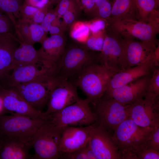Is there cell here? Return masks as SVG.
Instances as JSON below:
<instances>
[{
    "label": "cell",
    "mask_w": 159,
    "mask_h": 159,
    "mask_svg": "<svg viewBox=\"0 0 159 159\" xmlns=\"http://www.w3.org/2000/svg\"><path fill=\"white\" fill-rule=\"evenodd\" d=\"M153 128L140 127L129 117L120 124L112 135L122 159H138L134 151L147 142Z\"/></svg>",
    "instance_id": "1"
},
{
    "label": "cell",
    "mask_w": 159,
    "mask_h": 159,
    "mask_svg": "<svg viewBox=\"0 0 159 159\" xmlns=\"http://www.w3.org/2000/svg\"><path fill=\"white\" fill-rule=\"evenodd\" d=\"M117 72L100 64L90 65L77 76L76 85L95 105L104 95L110 80Z\"/></svg>",
    "instance_id": "2"
},
{
    "label": "cell",
    "mask_w": 159,
    "mask_h": 159,
    "mask_svg": "<svg viewBox=\"0 0 159 159\" xmlns=\"http://www.w3.org/2000/svg\"><path fill=\"white\" fill-rule=\"evenodd\" d=\"M87 98L78 101L62 110L46 116V120L62 130L68 126H88L96 121L95 116L90 107Z\"/></svg>",
    "instance_id": "3"
},
{
    "label": "cell",
    "mask_w": 159,
    "mask_h": 159,
    "mask_svg": "<svg viewBox=\"0 0 159 159\" xmlns=\"http://www.w3.org/2000/svg\"><path fill=\"white\" fill-rule=\"evenodd\" d=\"M63 79L59 76H44L10 88L17 92L35 109L42 111L47 105L51 93Z\"/></svg>",
    "instance_id": "4"
},
{
    "label": "cell",
    "mask_w": 159,
    "mask_h": 159,
    "mask_svg": "<svg viewBox=\"0 0 159 159\" xmlns=\"http://www.w3.org/2000/svg\"><path fill=\"white\" fill-rule=\"evenodd\" d=\"M108 19L112 32L121 37L138 39L146 44L156 47V36L159 22H145L137 19Z\"/></svg>",
    "instance_id": "5"
},
{
    "label": "cell",
    "mask_w": 159,
    "mask_h": 159,
    "mask_svg": "<svg viewBox=\"0 0 159 159\" xmlns=\"http://www.w3.org/2000/svg\"><path fill=\"white\" fill-rule=\"evenodd\" d=\"M62 130L54 126L46 120L37 130L30 142L34 151V159L60 158L59 144Z\"/></svg>",
    "instance_id": "6"
},
{
    "label": "cell",
    "mask_w": 159,
    "mask_h": 159,
    "mask_svg": "<svg viewBox=\"0 0 159 159\" xmlns=\"http://www.w3.org/2000/svg\"><path fill=\"white\" fill-rule=\"evenodd\" d=\"M46 121L44 118L15 113L0 115V136H15L30 145L34 135Z\"/></svg>",
    "instance_id": "7"
},
{
    "label": "cell",
    "mask_w": 159,
    "mask_h": 159,
    "mask_svg": "<svg viewBox=\"0 0 159 159\" xmlns=\"http://www.w3.org/2000/svg\"><path fill=\"white\" fill-rule=\"evenodd\" d=\"M106 97L104 99L102 97L95 105V122L109 131H113L128 117L130 105H124L114 99Z\"/></svg>",
    "instance_id": "8"
},
{
    "label": "cell",
    "mask_w": 159,
    "mask_h": 159,
    "mask_svg": "<svg viewBox=\"0 0 159 159\" xmlns=\"http://www.w3.org/2000/svg\"><path fill=\"white\" fill-rule=\"evenodd\" d=\"M94 56L85 47L76 45L65 49L58 64V76L64 78L77 76L81 72L95 63Z\"/></svg>",
    "instance_id": "9"
},
{
    "label": "cell",
    "mask_w": 159,
    "mask_h": 159,
    "mask_svg": "<svg viewBox=\"0 0 159 159\" xmlns=\"http://www.w3.org/2000/svg\"><path fill=\"white\" fill-rule=\"evenodd\" d=\"M7 79L8 87L28 82L42 77L57 76L58 66L42 60L37 63L17 67Z\"/></svg>",
    "instance_id": "10"
},
{
    "label": "cell",
    "mask_w": 159,
    "mask_h": 159,
    "mask_svg": "<svg viewBox=\"0 0 159 159\" xmlns=\"http://www.w3.org/2000/svg\"><path fill=\"white\" fill-rule=\"evenodd\" d=\"M128 117L141 127L153 128L159 124V97L144 96L130 105Z\"/></svg>",
    "instance_id": "11"
},
{
    "label": "cell",
    "mask_w": 159,
    "mask_h": 159,
    "mask_svg": "<svg viewBox=\"0 0 159 159\" xmlns=\"http://www.w3.org/2000/svg\"><path fill=\"white\" fill-rule=\"evenodd\" d=\"M89 143L98 159H122L112 135L98 125L93 124L90 131Z\"/></svg>",
    "instance_id": "12"
},
{
    "label": "cell",
    "mask_w": 159,
    "mask_h": 159,
    "mask_svg": "<svg viewBox=\"0 0 159 159\" xmlns=\"http://www.w3.org/2000/svg\"><path fill=\"white\" fill-rule=\"evenodd\" d=\"M124 58L121 37L113 32L105 37L98 58L100 64L117 72L123 69Z\"/></svg>",
    "instance_id": "13"
},
{
    "label": "cell",
    "mask_w": 159,
    "mask_h": 159,
    "mask_svg": "<svg viewBox=\"0 0 159 159\" xmlns=\"http://www.w3.org/2000/svg\"><path fill=\"white\" fill-rule=\"evenodd\" d=\"M80 99L76 86L67 79H62L50 94L47 110L44 112L45 117L74 103Z\"/></svg>",
    "instance_id": "14"
},
{
    "label": "cell",
    "mask_w": 159,
    "mask_h": 159,
    "mask_svg": "<svg viewBox=\"0 0 159 159\" xmlns=\"http://www.w3.org/2000/svg\"><path fill=\"white\" fill-rule=\"evenodd\" d=\"M151 76L150 74L145 76L120 87L107 91L104 95L122 104H131L145 96Z\"/></svg>",
    "instance_id": "15"
},
{
    "label": "cell",
    "mask_w": 159,
    "mask_h": 159,
    "mask_svg": "<svg viewBox=\"0 0 159 159\" xmlns=\"http://www.w3.org/2000/svg\"><path fill=\"white\" fill-rule=\"evenodd\" d=\"M0 97L3 101L5 112H13L33 118L45 119L44 112L34 108L11 88L0 84Z\"/></svg>",
    "instance_id": "16"
},
{
    "label": "cell",
    "mask_w": 159,
    "mask_h": 159,
    "mask_svg": "<svg viewBox=\"0 0 159 159\" xmlns=\"http://www.w3.org/2000/svg\"><path fill=\"white\" fill-rule=\"evenodd\" d=\"M120 37L124 51L122 70L145 62L153 56L154 51L157 46L154 47L132 38Z\"/></svg>",
    "instance_id": "17"
},
{
    "label": "cell",
    "mask_w": 159,
    "mask_h": 159,
    "mask_svg": "<svg viewBox=\"0 0 159 159\" xmlns=\"http://www.w3.org/2000/svg\"><path fill=\"white\" fill-rule=\"evenodd\" d=\"M93 125L82 127L68 126L64 128L60 142V154L74 151L85 146L89 141Z\"/></svg>",
    "instance_id": "18"
},
{
    "label": "cell",
    "mask_w": 159,
    "mask_h": 159,
    "mask_svg": "<svg viewBox=\"0 0 159 159\" xmlns=\"http://www.w3.org/2000/svg\"><path fill=\"white\" fill-rule=\"evenodd\" d=\"M155 67L153 56L142 64L117 72L110 80L106 92L120 87L150 74Z\"/></svg>",
    "instance_id": "19"
},
{
    "label": "cell",
    "mask_w": 159,
    "mask_h": 159,
    "mask_svg": "<svg viewBox=\"0 0 159 159\" xmlns=\"http://www.w3.org/2000/svg\"><path fill=\"white\" fill-rule=\"evenodd\" d=\"M30 145L14 136H0V159H30Z\"/></svg>",
    "instance_id": "20"
},
{
    "label": "cell",
    "mask_w": 159,
    "mask_h": 159,
    "mask_svg": "<svg viewBox=\"0 0 159 159\" xmlns=\"http://www.w3.org/2000/svg\"><path fill=\"white\" fill-rule=\"evenodd\" d=\"M20 42L14 35L0 36V80L8 78L14 52Z\"/></svg>",
    "instance_id": "21"
},
{
    "label": "cell",
    "mask_w": 159,
    "mask_h": 159,
    "mask_svg": "<svg viewBox=\"0 0 159 159\" xmlns=\"http://www.w3.org/2000/svg\"><path fill=\"white\" fill-rule=\"evenodd\" d=\"M41 44L38 50L40 59L58 66L65 49L63 37L59 34L52 35Z\"/></svg>",
    "instance_id": "22"
},
{
    "label": "cell",
    "mask_w": 159,
    "mask_h": 159,
    "mask_svg": "<svg viewBox=\"0 0 159 159\" xmlns=\"http://www.w3.org/2000/svg\"><path fill=\"white\" fill-rule=\"evenodd\" d=\"M136 18L145 22H159V0H133Z\"/></svg>",
    "instance_id": "23"
},
{
    "label": "cell",
    "mask_w": 159,
    "mask_h": 159,
    "mask_svg": "<svg viewBox=\"0 0 159 159\" xmlns=\"http://www.w3.org/2000/svg\"><path fill=\"white\" fill-rule=\"evenodd\" d=\"M40 60L38 51L33 45L21 42L14 53L11 70L17 67L37 63Z\"/></svg>",
    "instance_id": "24"
},
{
    "label": "cell",
    "mask_w": 159,
    "mask_h": 159,
    "mask_svg": "<svg viewBox=\"0 0 159 159\" xmlns=\"http://www.w3.org/2000/svg\"><path fill=\"white\" fill-rule=\"evenodd\" d=\"M136 19L133 0H115L112 6L110 16L107 19L118 20Z\"/></svg>",
    "instance_id": "25"
},
{
    "label": "cell",
    "mask_w": 159,
    "mask_h": 159,
    "mask_svg": "<svg viewBox=\"0 0 159 159\" xmlns=\"http://www.w3.org/2000/svg\"><path fill=\"white\" fill-rule=\"evenodd\" d=\"M20 0H0V9L8 15L15 25L16 18H19L22 5Z\"/></svg>",
    "instance_id": "26"
},
{
    "label": "cell",
    "mask_w": 159,
    "mask_h": 159,
    "mask_svg": "<svg viewBox=\"0 0 159 159\" xmlns=\"http://www.w3.org/2000/svg\"><path fill=\"white\" fill-rule=\"evenodd\" d=\"M30 22L21 18L19 19L16 21L15 26L16 33L21 42L33 45L31 37L29 28Z\"/></svg>",
    "instance_id": "27"
},
{
    "label": "cell",
    "mask_w": 159,
    "mask_h": 159,
    "mask_svg": "<svg viewBox=\"0 0 159 159\" xmlns=\"http://www.w3.org/2000/svg\"><path fill=\"white\" fill-rule=\"evenodd\" d=\"M149 81L145 96L153 99L159 97V68L153 69Z\"/></svg>",
    "instance_id": "28"
},
{
    "label": "cell",
    "mask_w": 159,
    "mask_h": 159,
    "mask_svg": "<svg viewBox=\"0 0 159 159\" xmlns=\"http://www.w3.org/2000/svg\"><path fill=\"white\" fill-rule=\"evenodd\" d=\"M90 30L88 24L79 23L73 28L71 35L72 38L80 42H85L88 38Z\"/></svg>",
    "instance_id": "29"
},
{
    "label": "cell",
    "mask_w": 159,
    "mask_h": 159,
    "mask_svg": "<svg viewBox=\"0 0 159 159\" xmlns=\"http://www.w3.org/2000/svg\"><path fill=\"white\" fill-rule=\"evenodd\" d=\"M2 12H0V36L14 35V31L16 32L14 23L8 15Z\"/></svg>",
    "instance_id": "30"
},
{
    "label": "cell",
    "mask_w": 159,
    "mask_h": 159,
    "mask_svg": "<svg viewBox=\"0 0 159 159\" xmlns=\"http://www.w3.org/2000/svg\"><path fill=\"white\" fill-rule=\"evenodd\" d=\"M138 159H159V151L148 146L146 143L134 151Z\"/></svg>",
    "instance_id": "31"
},
{
    "label": "cell",
    "mask_w": 159,
    "mask_h": 159,
    "mask_svg": "<svg viewBox=\"0 0 159 159\" xmlns=\"http://www.w3.org/2000/svg\"><path fill=\"white\" fill-rule=\"evenodd\" d=\"M29 28L31 40L34 44L37 42L42 43L46 38L45 33L41 25L33 22H30Z\"/></svg>",
    "instance_id": "32"
},
{
    "label": "cell",
    "mask_w": 159,
    "mask_h": 159,
    "mask_svg": "<svg viewBox=\"0 0 159 159\" xmlns=\"http://www.w3.org/2000/svg\"><path fill=\"white\" fill-rule=\"evenodd\" d=\"M109 0H97L95 9H97L102 19H108L110 16L112 6Z\"/></svg>",
    "instance_id": "33"
},
{
    "label": "cell",
    "mask_w": 159,
    "mask_h": 159,
    "mask_svg": "<svg viewBox=\"0 0 159 159\" xmlns=\"http://www.w3.org/2000/svg\"><path fill=\"white\" fill-rule=\"evenodd\" d=\"M104 37L101 36H93L88 37L85 43L87 49L101 52L102 50Z\"/></svg>",
    "instance_id": "34"
},
{
    "label": "cell",
    "mask_w": 159,
    "mask_h": 159,
    "mask_svg": "<svg viewBox=\"0 0 159 159\" xmlns=\"http://www.w3.org/2000/svg\"><path fill=\"white\" fill-rule=\"evenodd\" d=\"M60 158L67 159H88L85 146L76 150L60 154Z\"/></svg>",
    "instance_id": "35"
},
{
    "label": "cell",
    "mask_w": 159,
    "mask_h": 159,
    "mask_svg": "<svg viewBox=\"0 0 159 159\" xmlns=\"http://www.w3.org/2000/svg\"><path fill=\"white\" fill-rule=\"evenodd\" d=\"M146 143L150 148L159 151V124L153 127Z\"/></svg>",
    "instance_id": "36"
},
{
    "label": "cell",
    "mask_w": 159,
    "mask_h": 159,
    "mask_svg": "<svg viewBox=\"0 0 159 159\" xmlns=\"http://www.w3.org/2000/svg\"><path fill=\"white\" fill-rule=\"evenodd\" d=\"M77 3H79L78 0H59L57 12L59 15L63 16L68 10H72Z\"/></svg>",
    "instance_id": "37"
},
{
    "label": "cell",
    "mask_w": 159,
    "mask_h": 159,
    "mask_svg": "<svg viewBox=\"0 0 159 159\" xmlns=\"http://www.w3.org/2000/svg\"><path fill=\"white\" fill-rule=\"evenodd\" d=\"M39 9L27 4L24 2L22 4L20 11V16L21 19L30 22L34 14Z\"/></svg>",
    "instance_id": "38"
},
{
    "label": "cell",
    "mask_w": 159,
    "mask_h": 159,
    "mask_svg": "<svg viewBox=\"0 0 159 159\" xmlns=\"http://www.w3.org/2000/svg\"><path fill=\"white\" fill-rule=\"evenodd\" d=\"M106 23L104 19H101L94 21L88 24L90 30L94 34H96L104 29Z\"/></svg>",
    "instance_id": "39"
},
{
    "label": "cell",
    "mask_w": 159,
    "mask_h": 159,
    "mask_svg": "<svg viewBox=\"0 0 159 159\" xmlns=\"http://www.w3.org/2000/svg\"><path fill=\"white\" fill-rule=\"evenodd\" d=\"M56 16L55 14L48 12L46 14L41 25L45 32L49 31L53 21L56 19Z\"/></svg>",
    "instance_id": "40"
},
{
    "label": "cell",
    "mask_w": 159,
    "mask_h": 159,
    "mask_svg": "<svg viewBox=\"0 0 159 159\" xmlns=\"http://www.w3.org/2000/svg\"><path fill=\"white\" fill-rule=\"evenodd\" d=\"M49 0H25L24 2L39 9H44L49 3Z\"/></svg>",
    "instance_id": "41"
},
{
    "label": "cell",
    "mask_w": 159,
    "mask_h": 159,
    "mask_svg": "<svg viewBox=\"0 0 159 159\" xmlns=\"http://www.w3.org/2000/svg\"><path fill=\"white\" fill-rule=\"evenodd\" d=\"M44 9H39L34 14L32 19V22L37 24L42 22L46 14Z\"/></svg>",
    "instance_id": "42"
},
{
    "label": "cell",
    "mask_w": 159,
    "mask_h": 159,
    "mask_svg": "<svg viewBox=\"0 0 159 159\" xmlns=\"http://www.w3.org/2000/svg\"><path fill=\"white\" fill-rule=\"evenodd\" d=\"M72 10L67 11L63 15V19L65 23L70 24L72 23L75 19V15Z\"/></svg>",
    "instance_id": "43"
},
{
    "label": "cell",
    "mask_w": 159,
    "mask_h": 159,
    "mask_svg": "<svg viewBox=\"0 0 159 159\" xmlns=\"http://www.w3.org/2000/svg\"><path fill=\"white\" fill-rule=\"evenodd\" d=\"M154 64L155 67L159 66V44L155 49L153 55Z\"/></svg>",
    "instance_id": "44"
},
{
    "label": "cell",
    "mask_w": 159,
    "mask_h": 159,
    "mask_svg": "<svg viewBox=\"0 0 159 159\" xmlns=\"http://www.w3.org/2000/svg\"><path fill=\"white\" fill-rule=\"evenodd\" d=\"M52 35L59 34L60 32L59 28L55 25H52L49 30Z\"/></svg>",
    "instance_id": "45"
},
{
    "label": "cell",
    "mask_w": 159,
    "mask_h": 159,
    "mask_svg": "<svg viewBox=\"0 0 159 159\" xmlns=\"http://www.w3.org/2000/svg\"><path fill=\"white\" fill-rule=\"evenodd\" d=\"M5 112L2 100L0 97V115H3Z\"/></svg>",
    "instance_id": "46"
},
{
    "label": "cell",
    "mask_w": 159,
    "mask_h": 159,
    "mask_svg": "<svg viewBox=\"0 0 159 159\" xmlns=\"http://www.w3.org/2000/svg\"><path fill=\"white\" fill-rule=\"evenodd\" d=\"M2 12L0 9V12Z\"/></svg>",
    "instance_id": "47"
},
{
    "label": "cell",
    "mask_w": 159,
    "mask_h": 159,
    "mask_svg": "<svg viewBox=\"0 0 159 159\" xmlns=\"http://www.w3.org/2000/svg\"><path fill=\"white\" fill-rule=\"evenodd\" d=\"M21 0V1H22V0Z\"/></svg>",
    "instance_id": "48"
}]
</instances>
